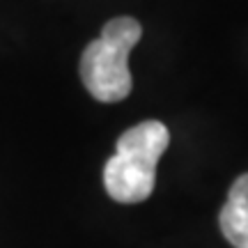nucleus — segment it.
I'll list each match as a JSON object with an SVG mask.
<instances>
[{
	"label": "nucleus",
	"instance_id": "1",
	"mask_svg": "<svg viewBox=\"0 0 248 248\" xmlns=\"http://www.w3.org/2000/svg\"><path fill=\"white\" fill-rule=\"evenodd\" d=\"M170 145L168 126L145 120L117 138L115 154L104 166L106 193L122 204L147 200L156 184V163Z\"/></svg>",
	"mask_w": 248,
	"mask_h": 248
},
{
	"label": "nucleus",
	"instance_id": "3",
	"mask_svg": "<svg viewBox=\"0 0 248 248\" xmlns=\"http://www.w3.org/2000/svg\"><path fill=\"white\" fill-rule=\"evenodd\" d=\"M223 237L234 248H248V172L232 182L228 200L218 214Z\"/></svg>",
	"mask_w": 248,
	"mask_h": 248
},
{
	"label": "nucleus",
	"instance_id": "2",
	"mask_svg": "<svg viewBox=\"0 0 248 248\" xmlns=\"http://www.w3.org/2000/svg\"><path fill=\"white\" fill-rule=\"evenodd\" d=\"M140 37L142 28L136 18L115 16L101 28L99 39L85 46L80 55V78L97 101L115 104L131 94L129 53Z\"/></svg>",
	"mask_w": 248,
	"mask_h": 248
}]
</instances>
